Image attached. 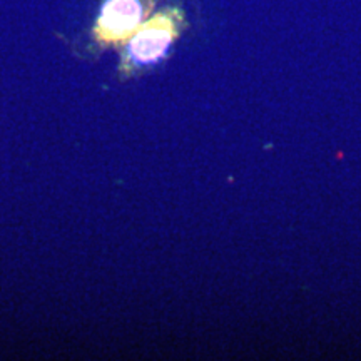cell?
Wrapping results in <instances>:
<instances>
[{
	"label": "cell",
	"instance_id": "obj_1",
	"mask_svg": "<svg viewBox=\"0 0 361 361\" xmlns=\"http://www.w3.org/2000/svg\"><path fill=\"white\" fill-rule=\"evenodd\" d=\"M184 17L183 8L169 6L162 8L147 19L130 35L126 47L124 62L129 69H142V67L156 66L168 56L173 44L183 32Z\"/></svg>",
	"mask_w": 361,
	"mask_h": 361
},
{
	"label": "cell",
	"instance_id": "obj_2",
	"mask_svg": "<svg viewBox=\"0 0 361 361\" xmlns=\"http://www.w3.org/2000/svg\"><path fill=\"white\" fill-rule=\"evenodd\" d=\"M151 8L152 0H106L96 25L97 39L123 42L146 22Z\"/></svg>",
	"mask_w": 361,
	"mask_h": 361
}]
</instances>
